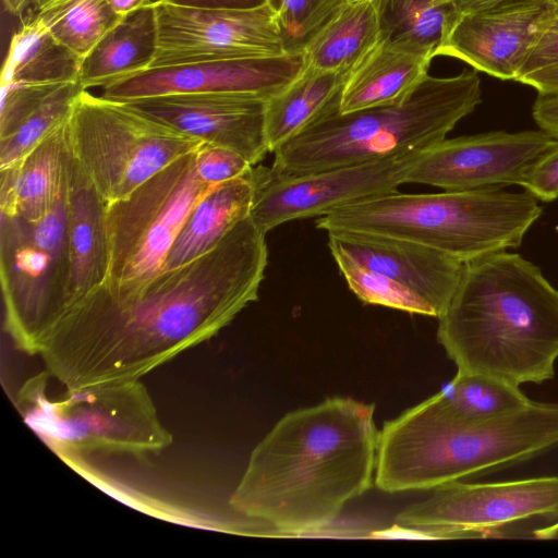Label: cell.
<instances>
[{
    "label": "cell",
    "instance_id": "6da1fadb",
    "mask_svg": "<svg viewBox=\"0 0 558 558\" xmlns=\"http://www.w3.org/2000/svg\"><path fill=\"white\" fill-rule=\"evenodd\" d=\"M267 263L266 233L248 216L204 254L137 288L100 284L70 303L37 355L64 388L141 380L256 301Z\"/></svg>",
    "mask_w": 558,
    "mask_h": 558
},
{
    "label": "cell",
    "instance_id": "7a4b0ae2",
    "mask_svg": "<svg viewBox=\"0 0 558 558\" xmlns=\"http://www.w3.org/2000/svg\"><path fill=\"white\" fill-rule=\"evenodd\" d=\"M375 405L333 397L281 417L255 446L231 508L281 535L319 531L375 480Z\"/></svg>",
    "mask_w": 558,
    "mask_h": 558
},
{
    "label": "cell",
    "instance_id": "3957f363",
    "mask_svg": "<svg viewBox=\"0 0 558 558\" xmlns=\"http://www.w3.org/2000/svg\"><path fill=\"white\" fill-rule=\"evenodd\" d=\"M437 340L459 372L542 384L558 359V289L517 253L465 263Z\"/></svg>",
    "mask_w": 558,
    "mask_h": 558
},
{
    "label": "cell",
    "instance_id": "277c9868",
    "mask_svg": "<svg viewBox=\"0 0 558 558\" xmlns=\"http://www.w3.org/2000/svg\"><path fill=\"white\" fill-rule=\"evenodd\" d=\"M558 447V403L531 401L515 412L468 420L438 391L379 430L375 485L385 493L442 484L524 462Z\"/></svg>",
    "mask_w": 558,
    "mask_h": 558
},
{
    "label": "cell",
    "instance_id": "5b68a950",
    "mask_svg": "<svg viewBox=\"0 0 558 558\" xmlns=\"http://www.w3.org/2000/svg\"><path fill=\"white\" fill-rule=\"evenodd\" d=\"M538 199L501 186L436 194L398 191L352 203L318 217L328 232H355L416 243L462 264L518 248L542 216Z\"/></svg>",
    "mask_w": 558,
    "mask_h": 558
},
{
    "label": "cell",
    "instance_id": "8992f818",
    "mask_svg": "<svg viewBox=\"0 0 558 558\" xmlns=\"http://www.w3.org/2000/svg\"><path fill=\"white\" fill-rule=\"evenodd\" d=\"M482 102L476 71L427 76L404 100L323 118L278 148L270 171L301 175L421 151L442 140Z\"/></svg>",
    "mask_w": 558,
    "mask_h": 558
},
{
    "label": "cell",
    "instance_id": "52a82bcc",
    "mask_svg": "<svg viewBox=\"0 0 558 558\" xmlns=\"http://www.w3.org/2000/svg\"><path fill=\"white\" fill-rule=\"evenodd\" d=\"M47 372L28 378L15 404L25 424L62 458L82 453L146 456L173 437L142 380L47 391Z\"/></svg>",
    "mask_w": 558,
    "mask_h": 558
},
{
    "label": "cell",
    "instance_id": "ba28073f",
    "mask_svg": "<svg viewBox=\"0 0 558 558\" xmlns=\"http://www.w3.org/2000/svg\"><path fill=\"white\" fill-rule=\"evenodd\" d=\"M70 155L106 204L204 143L125 101L84 89L65 123Z\"/></svg>",
    "mask_w": 558,
    "mask_h": 558
},
{
    "label": "cell",
    "instance_id": "9c48e42d",
    "mask_svg": "<svg viewBox=\"0 0 558 558\" xmlns=\"http://www.w3.org/2000/svg\"><path fill=\"white\" fill-rule=\"evenodd\" d=\"M68 280L65 182L40 219L0 215L4 326L19 350L37 355L44 335L64 308Z\"/></svg>",
    "mask_w": 558,
    "mask_h": 558
},
{
    "label": "cell",
    "instance_id": "30bf717a",
    "mask_svg": "<svg viewBox=\"0 0 558 558\" xmlns=\"http://www.w3.org/2000/svg\"><path fill=\"white\" fill-rule=\"evenodd\" d=\"M196 150L159 170L126 197L106 204L108 264L105 287L128 291L163 269L167 255L190 213L218 185L199 178Z\"/></svg>",
    "mask_w": 558,
    "mask_h": 558
},
{
    "label": "cell",
    "instance_id": "8fae6325",
    "mask_svg": "<svg viewBox=\"0 0 558 558\" xmlns=\"http://www.w3.org/2000/svg\"><path fill=\"white\" fill-rule=\"evenodd\" d=\"M535 517H558V476L495 483L453 481L398 513L403 529L430 538L484 537Z\"/></svg>",
    "mask_w": 558,
    "mask_h": 558
},
{
    "label": "cell",
    "instance_id": "7c38bea8",
    "mask_svg": "<svg viewBox=\"0 0 558 558\" xmlns=\"http://www.w3.org/2000/svg\"><path fill=\"white\" fill-rule=\"evenodd\" d=\"M418 154H395L292 177L253 166L255 194L250 216L267 233L291 220L320 217L352 203L397 192Z\"/></svg>",
    "mask_w": 558,
    "mask_h": 558
},
{
    "label": "cell",
    "instance_id": "4fadbf2b",
    "mask_svg": "<svg viewBox=\"0 0 558 558\" xmlns=\"http://www.w3.org/2000/svg\"><path fill=\"white\" fill-rule=\"evenodd\" d=\"M153 5L158 43L150 68L289 53L267 3L252 9H196L154 0Z\"/></svg>",
    "mask_w": 558,
    "mask_h": 558
},
{
    "label": "cell",
    "instance_id": "5bb4252c",
    "mask_svg": "<svg viewBox=\"0 0 558 558\" xmlns=\"http://www.w3.org/2000/svg\"><path fill=\"white\" fill-rule=\"evenodd\" d=\"M557 141L542 130L445 138L420 151L405 183L445 191L519 185L526 169Z\"/></svg>",
    "mask_w": 558,
    "mask_h": 558
},
{
    "label": "cell",
    "instance_id": "9a60e30c",
    "mask_svg": "<svg viewBox=\"0 0 558 558\" xmlns=\"http://www.w3.org/2000/svg\"><path fill=\"white\" fill-rule=\"evenodd\" d=\"M305 65L303 52L279 57L220 60L150 68L102 87L118 101L184 93H232L268 100L287 87Z\"/></svg>",
    "mask_w": 558,
    "mask_h": 558
},
{
    "label": "cell",
    "instance_id": "2e32d148",
    "mask_svg": "<svg viewBox=\"0 0 558 558\" xmlns=\"http://www.w3.org/2000/svg\"><path fill=\"white\" fill-rule=\"evenodd\" d=\"M553 10L551 0H514L460 14L436 57L456 58L501 81H517Z\"/></svg>",
    "mask_w": 558,
    "mask_h": 558
},
{
    "label": "cell",
    "instance_id": "e0dca14e",
    "mask_svg": "<svg viewBox=\"0 0 558 558\" xmlns=\"http://www.w3.org/2000/svg\"><path fill=\"white\" fill-rule=\"evenodd\" d=\"M266 101L244 94L184 93L125 102L204 144L232 150L256 166L269 153Z\"/></svg>",
    "mask_w": 558,
    "mask_h": 558
},
{
    "label": "cell",
    "instance_id": "ac0fdd59",
    "mask_svg": "<svg viewBox=\"0 0 558 558\" xmlns=\"http://www.w3.org/2000/svg\"><path fill=\"white\" fill-rule=\"evenodd\" d=\"M328 246L421 296L439 318L458 286L463 264L429 247L393 238L328 232Z\"/></svg>",
    "mask_w": 558,
    "mask_h": 558
},
{
    "label": "cell",
    "instance_id": "d6986e66",
    "mask_svg": "<svg viewBox=\"0 0 558 558\" xmlns=\"http://www.w3.org/2000/svg\"><path fill=\"white\" fill-rule=\"evenodd\" d=\"M66 209L69 280L64 307L102 284L108 264L106 203L70 151Z\"/></svg>",
    "mask_w": 558,
    "mask_h": 558
},
{
    "label": "cell",
    "instance_id": "ffe728a7",
    "mask_svg": "<svg viewBox=\"0 0 558 558\" xmlns=\"http://www.w3.org/2000/svg\"><path fill=\"white\" fill-rule=\"evenodd\" d=\"M434 56L381 38L377 46L347 75L340 113L398 104L427 76Z\"/></svg>",
    "mask_w": 558,
    "mask_h": 558
},
{
    "label": "cell",
    "instance_id": "44dd1931",
    "mask_svg": "<svg viewBox=\"0 0 558 558\" xmlns=\"http://www.w3.org/2000/svg\"><path fill=\"white\" fill-rule=\"evenodd\" d=\"M66 121L13 165L0 169V215L38 220L66 182Z\"/></svg>",
    "mask_w": 558,
    "mask_h": 558
},
{
    "label": "cell",
    "instance_id": "7402d4cb",
    "mask_svg": "<svg viewBox=\"0 0 558 558\" xmlns=\"http://www.w3.org/2000/svg\"><path fill=\"white\" fill-rule=\"evenodd\" d=\"M380 40L377 0H345L304 47L305 65L347 77Z\"/></svg>",
    "mask_w": 558,
    "mask_h": 558
},
{
    "label": "cell",
    "instance_id": "603a6c76",
    "mask_svg": "<svg viewBox=\"0 0 558 558\" xmlns=\"http://www.w3.org/2000/svg\"><path fill=\"white\" fill-rule=\"evenodd\" d=\"M158 27L153 3L124 16L82 60L78 81L84 87H105L151 66Z\"/></svg>",
    "mask_w": 558,
    "mask_h": 558
},
{
    "label": "cell",
    "instance_id": "cb8c5ba5",
    "mask_svg": "<svg viewBox=\"0 0 558 558\" xmlns=\"http://www.w3.org/2000/svg\"><path fill=\"white\" fill-rule=\"evenodd\" d=\"M345 76L304 65L281 92L266 101L265 133L269 153L340 108Z\"/></svg>",
    "mask_w": 558,
    "mask_h": 558
},
{
    "label": "cell",
    "instance_id": "d4e9b609",
    "mask_svg": "<svg viewBox=\"0 0 558 558\" xmlns=\"http://www.w3.org/2000/svg\"><path fill=\"white\" fill-rule=\"evenodd\" d=\"M254 194L252 170L244 177L215 186L190 213L167 255L163 269L191 262L216 245L231 228L250 216Z\"/></svg>",
    "mask_w": 558,
    "mask_h": 558
},
{
    "label": "cell",
    "instance_id": "484cf974",
    "mask_svg": "<svg viewBox=\"0 0 558 558\" xmlns=\"http://www.w3.org/2000/svg\"><path fill=\"white\" fill-rule=\"evenodd\" d=\"M82 59L57 40L35 11L22 17L2 68V84H61L78 81Z\"/></svg>",
    "mask_w": 558,
    "mask_h": 558
},
{
    "label": "cell",
    "instance_id": "4316f807",
    "mask_svg": "<svg viewBox=\"0 0 558 558\" xmlns=\"http://www.w3.org/2000/svg\"><path fill=\"white\" fill-rule=\"evenodd\" d=\"M381 38L436 57L458 14L453 0H377Z\"/></svg>",
    "mask_w": 558,
    "mask_h": 558
},
{
    "label": "cell",
    "instance_id": "83f0119b",
    "mask_svg": "<svg viewBox=\"0 0 558 558\" xmlns=\"http://www.w3.org/2000/svg\"><path fill=\"white\" fill-rule=\"evenodd\" d=\"M35 12L50 34L82 60L124 17L107 0H48Z\"/></svg>",
    "mask_w": 558,
    "mask_h": 558
},
{
    "label": "cell",
    "instance_id": "f1b7e54d",
    "mask_svg": "<svg viewBox=\"0 0 558 558\" xmlns=\"http://www.w3.org/2000/svg\"><path fill=\"white\" fill-rule=\"evenodd\" d=\"M449 409L468 420H489L526 407L519 386L477 373L457 372L439 391Z\"/></svg>",
    "mask_w": 558,
    "mask_h": 558
},
{
    "label": "cell",
    "instance_id": "f546056e",
    "mask_svg": "<svg viewBox=\"0 0 558 558\" xmlns=\"http://www.w3.org/2000/svg\"><path fill=\"white\" fill-rule=\"evenodd\" d=\"M84 90L80 81L62 84L50 97L26 117L9 135L0 138V169L7 168L69 118L72 107Z\"/></svg>",
    "mask_w": 558,
    "mask_h": 558
},
{
    "label": "cell",
    "instance_id": "4dcf8cb0",
    "mask_svg": "<svg viewBox=\"0 0 558 558\" xmlns=\"http://www.w3.org/2000/svg\"><path fill=\"white\" fill-rule=\"evenodd\" d=\"M349 289L364 303L436 317L432 306L403 284L373 271L335 246H328Z\"/></svg>",
    "mask_w": 558,
    "mask_h": 558
},
{
    "label": "cell",
    "instance_id": "1f68e13d",
    "mask_svg": "<svg viewBox=\"0 0 558 558\" xmlns=\"http://www.w3.org/2000/svg\"><path fill=\"white\" fill-rule=\"evenodd\" d=\"M345 0H266L278 21L287 52L304 47Z\"/></svg>",
    "mask_w": 558,
    "mask_h": 558
},
{
    "label": "cell",
    "instance_id": "d6a6232c",
    "mask_svg": "<svg viewBox=\"0 0 558 558\" xmlns=\"http://www.w3.org/2000/svg\"><path fill=\"white\" fill-rule=\"evenodd\" d=\"M69 83V82H68ZM62 84H2L0 138L11 134Z\"/></svg>",
    "mask_w": 558,
    "mask_h": 558
},
{
    "label": "cell",
    "instance_id": "836d02e7",
    "mask_svg": "<svg viewBox=\"0 0 558 558\" xmlns=\"http://www.w3.org/2000/svg\"><path fill=\"white\" fill-rule=\"evenodd\" d=\"M196 171L208 184L217 185L248 174L253 166L239 154L203 144L195 155Z\"/></svg>",
    "mask_w": 558,
    "mask_h": 558
},
{
    "label": "cell",
    "instance_id": "e575fe53",
    "mask_svg": "<svg viewBox=\"0 0 558 558\" xmlns=\"http://www.w3.org/2000/svg\"><path fill=\"white\" fill-rule=\"evenodd\" d=\"M519 185L538 201L558 198V141L526 169Z\"/></svg>",
    "mask_w": 558,
    "mask_h": 558
},
{
    "label": "cell",
    "instance_id": "d590c367",
    "mask_svg": "<svg viewBox=\"0 0 558 558\" xmlns=\"http://www.w3.org/2000/svg\"><path fill=\"white\" fill-rule=\"evenodd\" d=\"M556 63H558V5L554 3L550 19L531 50L519 77Z\"/></svg>",
    "mask_w": 558,
    "mask_h": 558
},
{
    "label": "cell",
    "instance_id": "8d00e7d4",
    "mask_svg": "<svg viewBox=\"0 0 558 558\" xmlns=\"http://www.w3.org/2000/svg\"><path fill=\"white\" fill-rule=\"evenodd\" d=\"M532 117L539 130L558 140V94H538Z\"/></svg>",
    "mask_w": 558,
    "mask_h": 558
},
{
    "label": "cell",
    "instance_id": "74e56055",
    "mask_svg": "<svg viewBox=\"0 0 558 558\" xmlns=\"http://www.w3.org/2000/svg\"><path fill=\"white\" fill-rule=\"evenodd\" d=\"M517 82L533 87L538 94H558V63L525 74Z\"/></svg>",
    "mask_w": 558,
    "mask_h": 558
},
{
    "label": "cell",
    "instance_id": "f35d334b",
    "mask_svg": "<svg viewBox=\"0 0 558 558\" xmlns=\"http://www.w3.org/2000/svg\"><path fill=\"white\" fill-rule=\"evenodd\" d=\"M171 4L196 9H252L266 0H165Z\"/></svg>",
    "mask_w": 558,
    "mask_h": 558
},
{
    "label": "cell",
    "instance_id": "ab89813d",
    "mask_svg": "<svg viewBox=\"0 0 558 558\" xmlns=\"http://www.w3.org/2000/svg\"><path fill=\"white\" fill-rule=\"evenodd\" d=\"M514 0H453L457 14L486 11Z\"/></svg>",
    "mask_w": 558,
    "mask_h": 558
},
{
    "label": "cell",
    "instance_id": "60d3db41",
    "mask_svg": "<svg viewBox=\"0 0 558 558\" xmlns=\"http://www.w3.org/2000/svg\"><path fill=\"white\" fill-rule=\"evenodd\" d=\"M8 12L23 17L31 11L38 10L48 0H2Z\"/></svg>",
    "mask_w": 558,
    "mask_h": 558
},
{
    "label": "cell",
    "instance_id": "b9f144b4",
    "mask_svg": "<svg viewBox=\"0 0 558 558\" xmlns=\"http://www.w3.org/2000/svg\"><path fill=\"white\" fill-rule=\"evenodd\" d=\"M111 8L121 16H126L150 5L151 0H107Z\"/></svg>",
    "mask_w": 558,
    "mask_h": 558
},
{
    "label": "cell",
    "instance_id": "7bdbcfd3",
    "mask_svg": "<svg viewBox=\"0 0 558 558\" xmlns=\"http://www.w3.org/2000/svg\"><path fill=\"white\" fill-rule=\"evenodd\" d=\"M535 535L538 538H551L558 535V522L547 525L543 529L536 530Z\"/></svg>",
    "mask_w": 558,
    "mask_h": 558
},
{
    "label": "cell",
    "instance_id": "ee69618b",
    "mask_svg": "<svg viewBox=\"0 0 558 558\" xmlns=\"http://www.w3.org/2000/svg\"><path fill=\"white\" fill-rule=\"evenodd\" d=\"M555 4L558 5V0H551Z\"/></svg>",
    "mask_w": 558,
    "mask_h": 558
}]
</instances>
